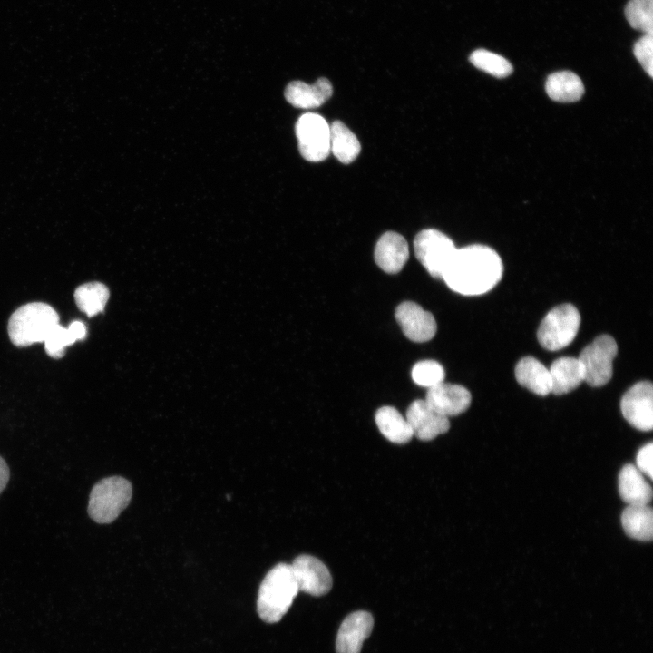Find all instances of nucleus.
Segmentation results:
<instances>
[{
	"label": "nucleus",
	"mask_w": 653,
	"mask_h": 653,
	"mask_svg": "<svg viewBox=\"0 0 653 653\" xmlns=\"http://www.w3.org/2000/svg\"><path fill=\"white\" fill-rule=\"evenodd\" d=\"M617 353L618 345L609 335H600L586 346L578 357L583 368L584 381L594 387L606 385L612 377Z\"/></svg>",
	"instance_id": "0eeeda50"
},
{
	"label": "nucleus",
	"mask_w": 653,
	"mask_h": 653,
	"mask_svg": "<svg viewBox=\"0 0 653 653\" xmlns=\"http://www.w3.org/2000/svg\"><path fill=\"white\" fill-rule=\"evenodd\" d=\"M9 477H10V472H9L8 465L5 463V461L0 456V493L3 492V490L7 485Z\"/></svg>",
	"instance_id": "7c9ffc66"
},
{
	"label": "nucleus",
	"mask_w": 653,
	"mask_h": 653,
	"mask_svg": "<svg viewBox=\"0 0 653 653\" xmlns=\"http://www.w3.org/2000/svg\"><path fill=\"white\" fill-rule=\"evenodd\" d=\"M626 534L635 540L649 541L653 537V512L648 504L628 505L621 514Z\"/></svg>",
	"instance_id": "412c9836"
},
{
	"label": "nucleus",
	"mask_w": 653,
	"mask_h": 653,
	"mask_svg": "<svg viewBox=\"0 0 653 653\" xmlns=\"http://www.w3.org/2000/svg\"><path fill=\"white\" fill-rule=\"evenodd\" d=\"M395 317L404 335L411 341L423 343L431 340L437 330L434 317L413 301L397 306Z\"/></svg>",
	"instance_id": "9d476101"
},
{
	"label": "nucleus",
	"mask_w": 653,
	"mask_h": 653,
	"mask_svg": "<svg viewBox=\"0 0 653 653\" xmlns=\"http://www.w3.org/2000/svg\"><path fill=\"white\" fill-rule=\"evenodd\" d=\"M413 434L422 441H431L450 428L449 418L431 408L424 399L414 401L406 411Z\"/></svg>",
	"instance_id": "ddd939ff"
},
{
	"label": "nucleus",
	"mask_w": 653,
	"mask_h": 653,
	"mask_svg": "<svg viewBox=\"0 0 653 653\" xmlns=\"http://www.w3.org/2000/svg\"><path fill=\"white\" fill-rule=\"evenodd\" d=\"M373 627L374 619L367 611L358 610L346 616L336 635V653H360Z\"/></svg>",
	"instance_id": "4468645a"
},
{
	"label": "nucleus",
	"mask_w": 653,
	"mask_h": 653,
	"mask_svg": "<svg viewBox=\"0 0 653 653\" xmlns=\"http://www.w3.org/2000/svg\"><path fill=\"white\" fill-rule=\"evenodd\" d=\"M296 135L302 157L312 162L324 161L330 153V125L315 112L302 114L296 123Z\"/></svg>",
	"instance_id": "6e6552de"
},
{
	"label": "nucleus",
	"mask_w": 653,
	"mask_h": 653,
	"mask_svg": "<svg viewBox=\"0 0 653 653\" xmlns=\"http://www.w3.org/2000/svg\"><path fill=\"white\" fill-rule=\"evenodd\" d=\"M132 495V484L125 478L111 476L102 479L90 492L88 514L97 523H111L128 506Z\"/></svg>",
	"instance_id": "20e7f679"
},
{
	"label": "nucleus",
	"mask_w": 653,
	"mask_h": 653,
	"mask_svg": "<svg viewBox=\"0 0 653 653\" xmlns=\"http://www.w3.org/2000/svg\"><path fill=\"white\" fill-rule=\"evenodd\" d=\"M469 60L476 68L497 78L507 77L513 70L507 59L486 49L473 51Z\"/></svg>",
	"instance_id": "a878e982"
},
{
	"label": "nucleus",
	"mask_w": 653,
	"mask_h": 653,
	"mask_svg": "<svg viewBox=\"0 0 653 653\" xmlns=\"http://www.w3.org/2000/svg\"><path fill=\"white\" fill-rule=\"evenodd\" d=\"M502 273L498 253L488 246L473 244L457 249L442 279L454 292L478 296L492 289Z\"/></svg>",
	"instance_id": "f257e3e1"
},
{
	"label": "nucleus",
	"mask_w": 653,
	"mask_h": 653,
	"mask_svg": "<svg viewBox=\"0 0 653 653\" xmlns=\"http://www.w3.org/2000/svg\"><path fill=\"white\" fill-rule=\"evenodd\" d=\"M625 16L632 28L653 34V0H629Z\"/></svg>",
	"instance_id": "bb28decb"
},
{
	"label": "nucleus",
	"mask_w": 653,
	"mask_h": 653,
	"mask_svg": "<svg viewBox=\"0 0 653 653\" xmlns=\"http://www.w3.org/2000/svg\"><path fill=\"white\" fill-rule=\"evenodd\" d=\"M374 258L376 265L385 273L396 274L408 260V244L402 235L387 231L376 242Z\"/></svg>",
	"instance_id": "2eb2a0df"
},
{
	"label": "nucleus",
	"mask_w": 653,
	"mask_h": 653,
	"mask_svg": "<svg viewBox=\"0 0 653 653\" xmlns=\"http://www.w3.org/2000/svg\"><path fill=\"white\" fill-rule=\"evenodd\" d=\"M545 90L548 96L553 101L573 102L582 97L584 84L575 73L560 71L548 76Z\"/></svg>",
	"instance_id": "aec40b11"
},
{
	"label": "nucleus",
	"mask_w": 653,
	"mask_h": 653,
	"mask_svg": "<svg viewBox=\"0 0 653 653\" xmlns=\"http://www.w3.org/2000/svg\"><path fill=\"white\" fill-rule=\"evenodd\" d=\"M580 325V315L571 304H562L548 312L540 324L537 337L541 346L556 351L569 346Z\"/></svg>",
	"instance_id": "39448f33"
},
{
	"label": "nucleus",
	"mask_w": 653,
	"mask_h": 653,
	"mask_svg": "<svg viewBox=\"0 0 653 653\" xmlns=\"http://www.w3.org/2000/svg\"><path fill=\"white\" fill-rule=\"evenodd\" d=\"M514 373L517 382L531 392L541 396L551 393L550 371L536 358H521L517 363Z\"/></svg>",
	"instance_id": "6ab92c4d"
},
{
	"label": "nucleus",
	"mask_w": 653,
	"mask_h": 653,
	"mask_svg": "<svg viewBox=\"0 0 653 653\" xmlns=\"http://www.w3.org/2000/svg\"><path fill=\"white\" fill-rule=\"evenodd\" d=\"M361 151L360 142L355 133L341 121L330 125V152L344 164L353 162Z\"/></svg>",
	"instance_id": "b1692460"
},
{
	"label": "nucleus",
	"mask_w": 653,
	"mask_h": 653,
	"mask_svg": "<svg viewBox=\"0 0 653 653\" xmlns=\"http://www.w3.org/2000/svg\"><path fill=\"white\" fill-rule=\"evenodd\" d=\"M633 53L645 72L653 76V34H644L634 44Z\"/></svg>",
	"instance_id": "c85d7f7f"
},
{
	"label": "nucleus",
	"mask_w": 653,
	"mask_h": 653,
	"mask_svg": "<svg viewBox=\"0 0 653 653\" xmlns=\"http://www.w3.org/2000/svg\"><path fill=\"white\" fill-rule=\"evenodd\" d=\"M59 323L57 312L50 305L32 302L18 307L7 326L11 342L19 347L43 343L53 327Z\"/></svg>",
	"instance_id": "7ed1b4c3"
},
{
	"label": "nucleus",
	"mask_w": 653,
	"mask_h": 653,
	"mask_svg": "<svg viewBox=\"0 0 653 653\" xmlns=\"http://www.w3.org/2000/svg\"><path fill=\"white\" fill-rule=\"evenodd\" d=\"M333 93L332 84L326 78H319L313 84L301 81L290 82L285 89V98L294 107L317 108L325 103Z\"/></svg>",
	"instance_id": "dca6fc26"
},
{
	"label": "nucleus",
	"mask_w": 653,
	"mask_h": 653,
	"mask_svg": "<svg viewBox=\"0 0 653 653\" xmlns=\"http://www.w3.org/2000/svg\"><path fill=\"white\" fill-rule=\"evenodd\" d=\"M620 410L635 428L650 431L653 427V387L649 381L632 385L622 396Z\"/></svg>",
	"instance_id": "1a4fd4ad"
},
{
	"label": "nucleus",
	"mask_w": 653,
	"mask_h": 653,
	"mask_svg": "<svg viewBox=\"0 0 653 653\" xmlns=\"http://www.w3.org/2000/svg\"><path fill=\"white\" fill-rule=\"evenodd\" d=\"M299 591L291 565L278 563L263 579L258 594L257 610L267 623L278 622L288 612Z\"/></svg>",
	"instance_id": "f03ea898"
},
{
	"label": "nucleus",
	"mask_w": 653,
	"mask_h": 653,
	"mask_svg": "<svg viewBox=\"0 0 653 653\" xmlns=\"http://www.w3.org/2000/svg\"><path fill=\"white\" fill-rule=\"evenodd\" d=\"M445 376L443 367L434 360L417 362L412 369V378L418 385L430 388L441 382Z\"/></svg>",
	"instance_id": "cd10ccee"
},
{
	"label": "nucleus",
	"mask_w": 653,
	"mask_h": 653,
	"mask_svg": "<svg viewBox=\"0 0 653 653\" xmlns=\"http://www.w3.org/2000/svg\"><path fill=\"white\" fill-rule=\"evenodd\" d=\"M619 492L628 505L648 504L652 489L643 473L631 463L624 465L619 473Z\"/></svg>",
	"instance_id": "f3484780"
},
{
	"label": "nucleus",
	"mask_w": 653,
	"mask_h": 653,
	"mask_svg": "<svg viewBox=\"0 0 653 653\" xmlns=\"http://www.w3.org/2000/svg\"><path fill=\"white\" fill-rule=\"evenodd\" d=\"M380 433L390 442L406 443L414 436L407 420L393 406H382L375 415Z\"/></svg>",
	"instance_id": "4be33fe9"
},
{
	"label": "nucleus",
	"mask_w": 653,
	"mask_h": 653,
	"mask_svg": "<svg viewBox=\"0 0 653 653\" xmlns=\"http://www.w3.org/2000/svg\"><path fill=\"white\" fill-rule=\"evenodd\" d=\"M414 249L418 261L433 278L439 279L457 250L448 236L434 229L420 231L414 238Z\"/></svg>",
	"instance_id": "423d86ee"
},
{
	"label": "nucleus",
	"mask_w": 653,
	"mask_h": 653,
	"mask_svg": "<svg viewBox=\"0 0 653 653\" xmlns=\"http://www.w3.org/2000/svg\"><path fill=\"white\" fill-rule=\"evenodd\" d=\"M471 400V394L465 387L444 382L428 388L424 399L431 408L447 418L465 412Z\"/></svg>",
	"instance_id": "f8f14e48"
},
{
	"label": "nucleus",
	"mask_w": 653,
	"mask_h": 653,
	"mask_svg": "<svg viewBox=\"0 0 653 653\" xmlns=\"http://www.w3.org/2000/svg\"><path fill=\"white\" fill-rule=\"evenodd\" d=\"M549 371L551 381V393L557 395L576 389L584 381L582 365L576 357H560L553 361Z\"/></svg>",
	"instance_id": "a211bd4d"
},
{
	"label": "nucleus",
	"mask_w": 653,
	"mask_h": 653,
	"mask_svg": "<svg viewBox=\"0 0 653 653\" xmlns=\"http://www.w3.org/2000/svg\"><path fill=\"white\" fill-rule=\"evenodd\" d=\"M653 444L648 443L643 445L638 452L636 457V467L649 479L653 477Z\"/></svg>",
	"instance_id": "c756f323"
},
{
	"label": "nucleus",
	"mask_w": 653,
	"mask_h": 653,
	"mask_svg": "<svg viewBox=\"0 0 653 653\" xmlns=\"http://www.w3.org/2000/svg\"><path fill=\"white\" fill-rule=\"evenodd\" d=\"M86 335V326L82 321L75 320L68 327H63L58 323L44 341L45 352L53 358H62L64 356L65 347L74 344L77 340H83Z\"/></svg>",
	"instance_id": "5701e85b"
},
{
	"label": "nucleus",
	"mask_w": 653,
	"mask_h": 653,
	"mask_svg": "<svg viewBox=\"0 0 653 653\" xmlns=\"http://www.w3.org/2000/svg\"><path fill=\"white\" fill-rule=\"evenodd\" d=\"M73 296L77 307L92 317L103 311L110 292L102 283L89 282L79 286Z\"/></svg>",
	"instance_id": "393cba45"
},
{
	"label": "nucleus",
	"mask_w": 653,
	"mask_h": 653,
	"mask_svg": "<svg viewBox=\"0 0 653 653\" xmlns=\"http://www.w3.org/2000/svg\"><path fill=\"white\" fill-rule=\"evenodd\" d=\"M290 565L299 591L322 596L331 590V574L317 558L307 554L299 555Z\"/></svg>",
	"instance_id": "9b49d317"
}]
</instances>
